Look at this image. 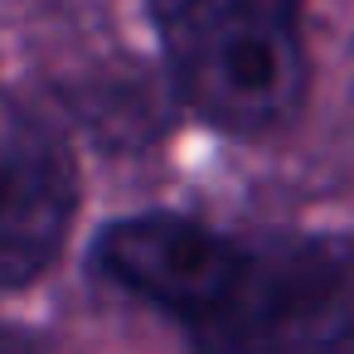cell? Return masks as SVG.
<instances>
[{
  "label": "cell",
  "mask_w": 354,
  "mask_h": 354,
  "mask_svg": "<svg viewBox=\"0 0 354 354\" xmlns=\"http://www.w3.org/2000/svg\"><path fill=\"white\" fill-rule=\"evenodd\" d=\"M93 262L170 315L194 354H354V238L141 214L112 223Z\"/></svg>",
  "instance_id": "cell-1"
},
{
  "label": "cell",
  "mask_w": 354,
  "mask_h": 354,
  "mask_svg": "<svg viewBox=\"0 0 354 354\" xmlns=\"http://www.w3.org/2000/svg\"><path fill=\"white\" fill-rule=\"evenodd\" d=\"M306 0H151L189 107L233 136H267L306 102Z\"/></svg>",
  "instance_id": "cell-2"
},
{
  "label": "cell",
  "mask_w": 354,
  "mask_h": 354,
  "mask_svg": "<svg viewBox=\"0 0 354 354\" xmlns=\"http://www.w3.org/2000/svg\"><path fill=\"white\" fill-rule=\"evenodd\" d=\"M73 165L20 107L0 102V296L35 281L73 218Z\"/></svg>",
  "instance_id": "cell-3"
},
{
  "label": "cell",
  "mask_w": 354,
  "mask_h": 354,
  "mask_svg": "<svg viewBox=\"0 0 354 354\" xmlns=\"http://www.w3.org/2000/svg\"><path fill=\"white\" fill-rule=\"evenodd\" d=\"M0 354H44V349L25 335H0Z\"/></svg>",
  "instance_id": "cell-4"
}]
</instances>
